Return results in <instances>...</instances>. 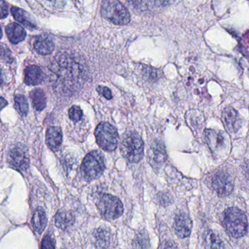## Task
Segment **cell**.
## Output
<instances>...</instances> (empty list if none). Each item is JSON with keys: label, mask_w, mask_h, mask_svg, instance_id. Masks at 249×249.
Listing matches in <instances>:
<instances>
[{"label": "cell", "mask_w": 249, "mask_h": 249, "mask_svg": "<svg viewBox=\"0 0 249 249\" xmlns=\"http://www.w3.org/2000/svg\"><path fill=\"white\" fill-rule=\"evenodd\" d=\"M55 77V84L63 91H75L81 87L85 77L82 64L75 58L62 55L56 59L52 66Z\"/></svg>", "instance_id": "cell-1"}, {"label": "cell", "mask_w": 249, "mask_h": 249, "mask_svg": "<svg viewBox=\"0 0 249 249\" xmlns=\"http://www.w3.org/2000/svg\"><path fill=\"white\" fill-rule=\"evenodd\" d=\"M222 224L227 232L231 237L240 238L246 235L248 231L247 217L241 210L229 208L223 214Z\"/></svg>", "instance_id": "cell-2"}, {"label": "cell", "mask_w": 249, "mask_h": 249, "mask_svg": "<svg viewBox=\"0 0 249 249\" xmlns=\"http://www.w3.org/2000/svg\"><path fill=\"white\" fill-rule=\"evenodd\" d=\"M121 154L129 162L138 163L144 154V143L141 135L130 131L124 134L120 145Z\"/></svg>", "instance_id": "cell-3"}, {"label": "cell", "mask_w": 249, "mask_h": 249, "mask_svg": "<svg viewBox=\"0 0 249 249\" xmlns=\"http://www.w3.org/2000/svg\"><path fill=\"white\" fill-rule=\"evenodd\" d=\"M101 14L106 19L117 25H126L130 21V14L119 0H103Z\"/></svg>", "instance_id": "cell-4"}, {"label": "cell", "mask_w": 249, "mask_h": 249, "mask_svg": "<svg viewBox=\"0 0 249 249\" xmlns=\"http://www.w3.org/2000/svg\"><path fill=\"white\" fill-rule=\"evenodd\" d=\"M106 169L103 154L98 151L89 153L81 165V173L87 180H96L100 178Z\"/></svg>", "instance_id": "cell-5"}, {"label": "cell", "mask_w": 249, "mask_h": 249, "mask_svg": "<svg viewBox=\"0 0 249 249\" xmlns=\"http://www.w3.org/2000/svg\"><path fill=\"white\" fill-rule=\"evenodd\" d=\"M97 144L105 151H113L117 148L119 134L114 126L107 122L99 124L95 129Z\"/></svg>", "instance_id": "cell-6"}, {"label": "cell", "mask_w": 249, "mask_h": 249, "mask_svg": "<svg viewBox=\"0 0 249 249\" xmlns=\"http://www.w3.org/2000/svg\"><path fill=\"white\" fill-rule=\"evenodd\" d=\"M97 206L101 215L107 220L116 219L124 213L122 201L116 196L108 194H104L100 196Z\"/></svg>", "instance_id": "cell-7"}, {"label": "cell", "mask_w": 249, "mask_h": 249, "mask_svg": "<svg viewBox=\"0 0 249 249\" xmlns=\"http://www.w3.org/2000/svg\"><path fill=\"white\" fill-rule=\"evenodd\" d=\"M8 161L13 167L18 170H27L30 165L28 150L22 144L14 145L8 153Z\"/></svg>", "instance_id": "cell-8"}, {"label": "cell", "mask_w": 249, "mask_h": 249, "mask_svg": "<svg viewBox=\"0 0 249 249\" xmlns=\"http://www.w3.org/2000/svg\"><path fill=\"white\" fill-rule=\"evenodd\" d=\"M212 184L214 190L221 196L230 195L234 187L231 176L224 172H218L213 176Z\"/></svg>", "instance_id": "cell-9"}, {"label": "cell", "mask_w": 249, "mask_h": 249, "mask_svg": "<svg viewBox=\"0 0 249 249\" xmlns=\"http://www.w3.org/2000/svg\"><path fill=\"white\" fill-rule=\"evenodd\" d=\"M128 2L138 11L142 12L153 11L168 6L174 0H127Z\"/></svg>", "instance_id": "cell-10"}, {"label": "cell", "mask_w": 249, "mask_h": 249, "mask_svg": "<svg viewBox=\"0 0 249 249\" xmlns=\"http://www.w3.org/2000/svg\"><path fill=\"white\" fill-rule=\"evenodd\" d=\"M192 221L187 214L180 213L175 218L174 230L176 235L180 238H186L190 235Z\"/></svg>", "instance_id": "cell-11"}, {"label": "cell", "mask_w": 249, "mask_h": 249, "mask_svg": "<svg viewBox=\"0 0 249 249\" xmlns=\"http://www.w3.org/2000/svg\"><path fill=\"white\" fill-rule=\"evenodd\" d=\"M223 119L227 129L231 132H236L242 125V120L239 113L232 107H227L223 113Z\"/></svg>", "instance_id": "cell-12"}, {"label": "cell", "mask_w": 249, "mask_h": 249, "mask_svg": "<svg viewBox=\"0 0 249 249\" xmlns=\"http://www.w3.org/2000/svg\"><path fill=\"white\" fill-rule=\"evenodd\" d=\"M43 71L36 65H30L24 71V82L27 85H38L43 82Z\"/></svg>", "instance_id": "cell-13"}, {"label": "cell", "mask_w": 249, "mask_h": 249, "mask_svg": "<svg viewBox=\"0 0 249 249\" xmlns=\"http://www.w3.org/2000/svg\"><path fill=\"white\" fill-rule=\"evenodd\" d=\"M62 142V132L58 126H50L46 132V143L52 151L59 149Z\"/></svg>", "instance_id": "cell-14"}, {"label": "cell", "mask_w": 249, "mask_h": 249, "mask_svg": "<svg viewBox=\"0 0 249 249\" xmlns=\"http://www.w3.org/2000/svg\"><path fill=\"white\" fill-rule=\"evenodd\" d=\"M8 40L14 44L21 43L25 39L27 33L24 29L17 23L8 24L5 28Z\"/></svg>", "instance_id": "cell-15"}, {"label": "cell", "mask_w": 249, "mask_h": 249, "mask_svg": "<svg viewBox=\"0 0 249 249\" xmlns=\"http://www.w3.org/2000/svg\"><path fill=\"white\" fill-rule=\"evenodd\" d=\"M34 48L37 53L48 55L52 53L54 48L53 40L48 36H40L36 39Z\"/></svg>", "instance_id": "cell-16"}, {"label": "cell", "mask_w": 249, "mask_h": 249, "mask_svg": "<svg viewBox=\"0 0 249 249\" xmlns=\"http://www.w3.org/2000/svg\"><path fill=\"white\" fill-rule=\"evenodd\" d=\"M205 136L210 147L213 151H216L224 146L225 136L221 132L207 129L205 130Z\"/></svg>", "instance_id": "cell-17"}, {"label": "cell", "mask_w": 249, "mask_h": 249, "mask_svg": "<svg viewBox=\"0 0 249 249\" xmlns=\"http://www.w3.org/2000/svg\"><path fill=\"white\" fill-rule=\"evenodd\" d=\"M150 153V161L154 166H160L166 160L165 151L161 143L155 142L151 145Z\"/></svg>", "instance_id": "cell-18"}, {"label": "cell", "mask_w": 249, "mask_h": 249, "mask_svg": "<svg viewBox=\"0 0 249 249\" xmlns=\"http://www.w3.org/2000/svg\"><path fill=\"white\" fill-rule=\"evenodd\" d=\"M75 222V217L68 211H59L55 216V224L61 230H67Z\"/></svg>", "instance_id": "cell-19"}, {"label": "cell", "mask_w": 249, "mask_h": 249, "mask_svg": "<svg viewBox=\"0 0 249 249\" xmlns=\"http://www.w3.org/2000/svg\"><path fill=\"white\" fill-rule=\"evenodd\" d=\"M47 224V216L46 212L42 208H38L35 211L33 217V225L35 230L38 234H41Z\"/></svg>", "instance_id": "cell-20"}, {"label": "cell", "mask_w": 249, "mask_h": 249, "mask_svg": "<svg viewBox=\"0 0 249 249\" xmlns=\"http://www.w3.org/2000/svg\"><path fill=\"white\" fill-rule=\"evenodd\" d=\"M11 13H12V15L14 16V18H15L17 21L22 24L23 25L25 26L27 28L31 29V30H34V29L36 28V25L32 21L30 16L27 14V12L23 11L22 9L13 7L11 8Z\"/></svg>", "instance_id": "cell-21"}, {"label": "cell", "mask_w": 249, "mask_h": 249, "mask_svg": "<svg viewBox=\"0 0 249 249\" xmlns=\"http://www.w3.org/2000/svg\"><path fill=\"white\" fill-rule=\"evenodd\" d=\"M33 107L37 111H41L46 107V97L44 91L40 89H36L30 93Z\"/></svg>", "instance_id": "cell-22"}, {"label": "cell", "mask_w": 249, "mask_h": 249, "mask_svg": "<svg viewBox=\"0 0 249 249\" xmlns=\"http://www.w3.org/2000/svg\"><path fill=\"white\" fill-rule=\"evenodd\" d=\"M205 247L210 249H223L225 247L221 239L213 231H207L205 234Z\"/></svg>", "instance_id": "cell-23"}, {"label": "cell", "mask_w": 249, "mask_h": 249, "mask_svg": "<svg viewBox=\"0 0 249 249\" xmlns=\"http://www.w3.org/2000/svg\"><path fill=\"white\" fill-rule=\"evenodd\" d=\"M95 237L99 248L107 247L111 240L110 233L105 229H99L96 232Z\"/></svg>", "instance_id": "cell-24"}, {"label": "cell", "mask_w": 249, "mask_h": 249, "mask_svg": "<svg viewBox=\"0 0 249 249\" xmlns=\"http://www.w3.org/2000/svg\"><path fill=\"white\" fill-rule=\"evenodd\" d=\"M15 107L17 111L22 116H26L28 114L29 104L27 99L24 95L17 94L15 96Z\"/></svg>", "instance_id": "cell-25"}, {"label": "cell", "mask_w": 249, "mask_h": 249, "mask_svg": "<svg viewBox=\"0 0 249 249\" xmlns=\"http://www.w3.org/2000/svg\"><path fill=\"white\" fill-rule=\"evenodd\" d=\"M69 117L72 122H78L83 117V111L79 106H73L70 108Z\"/></svg>", "instance_id": "cell-26"}, {"label": "cell", "mask_w": 249, "mask_h": 249, "mask_svg": "<svg viewBox=\"0 0 249 249\" xmlns=\"http://www.w3.org/2000/svg\"><path fill=\"white\" fill-rule=\"evenodd\" d=\"M1 46H2V48H1V59L4 62L11 63L13 60H14L13 59L12 53L5 45L2 44Z\"/></svg>", "instance_id": "cell-27"}, {"label": "cell", "mask_w": 249, "mask_h": 249, "mask_svg": "<svg viewBox=\"0 0 249 249\" xmlns=\"http://www.w3.org/2000/svg\"><path fill=\"white\" fill-rule=\"evenodd\" d=\"M41 248L42 249H54L55 241L53 237L49 234H46L42 242Z\"/></svg>", "instance_id": "cell-28"}, {"label": "cell", "mask_w": 249, "mask_h": 249, "mask_svg": "<svg viewBox=\"0 0 249 249\" xmlns=\"http://www.w3.org/2000/svg\"><path fill=\"white\" fill-rule=\"evenodd\" d=\"M146 237L143 235L142 234H140V235L137 237L135 240V243H134V246L136 248H148V246H147L148 242L146 241Z\"/></svg>", "instance_id": "cell-29"}, {"label": "cell", "mask_w": 249, "mask_h": 249, "mask_svg": "<svg viewBox=\"0 0 249 249\" xmlns=\"http://www.w3.org/2000/svg\"><path fill=\"white\" fill-rule=\"evenodd\" d=\"M97 90L101 95H103V97L107 99V100H110V99L112 98L111 91H110V89L107 88V87L99 86V87H97Z\"/></svg>", "instance_id": "cell-30"}, {"label": "cell", "mask_w": 249, "mask_h": 249, "mask_svg": "<svg viewBox=\"0 0 249 249\" xmlns=\"http://www.w3.org/2000/svg\"><path fill=\"white\" fill-rule=\"evenodd\" d=\"M0 13H1V18L3 19L5 17L8 16V7H7L6 3L4 2L3 0H1V9H0Z\"/></svg>", "instance_id": "cell-31"}]
</instances>
